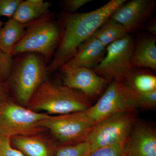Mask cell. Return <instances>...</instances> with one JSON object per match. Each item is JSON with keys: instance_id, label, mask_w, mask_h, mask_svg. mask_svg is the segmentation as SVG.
<instances>
[{"instance_id": "obj_25", "label": "cell", "mask_w": 156, "mask_h": 156, "mask_svg": "<svg viewBox=\"0 0 156 156\" xmlns=\"http://www.w3.org/2000/svg\"><path fill=\"white\" fill-rule=\"evenodd\" d=\"M0 156H24L12 146L10 137L0 135Z\"/></svg>"}, {"instance_id": "obj_17", "label": "cell", "mask_w": 156, "mask_h": 156, "mask_svg": "<svg viewBox=\"0 0 156 156\" xmlns=\"http://www.w3.org/2000/svg\"><path fill=\"white\" fill-rule=\"evenodd\" d=\"M26 26L12 18L4 23L0 29V50L12 54L14 47L25 34Z\"/></svg>"}, {"instance_id": "obj_24", "label": "cell", "mask_w": 156, "mask_h": 156, "mask_svg": "<svg viewBox=\"0 0 156 156\" xmlns=\"http://www.w3.org/2000/svg\"><path fill=\"white\" fill-rule=\"evenodd\" d=\"M21 0H0V16L12 18Z\"/></svg>"}, {"instance_id": "obj_16", "label": "cell", "mask_w": 156, "mask_h": 156, "mask_svg": "<svg viewBox=\"0 0 156 156\" xmlns=\"http://www.w3.org/2000/svg\"><path fill=\"white\" fill-rule=\"evenodd\" d=\"M51 5L44 0L22 1L12 19L26 24L48 15Z\"/></svg>"}, {"instance_id": "obj_3", "label": "cell", "mask_w": 156, "mask_h": 156, "mask_svg": "<svg viewBox=\"0 0 156 156\" xmlns=\"http://www.w3.org/2000/svg\"><path fill=\"white\" fill-rule=\"evenodd\" d=\"M49 115L6 99L0 105V135L11 137L41 134L42 120Z\"/></svg>"}, {"instance_id": "obj_29", "label": "cell", "mask_w": 156, "mask_h": 156, "mask_svg": "<svg viewBox=\"0 0 156 156\" xmlns=\"http://www.w3.org/2000/svg\"><path fill=\"white\" fill-rule=\"evenodd\" d=\"M4 23H3L2 21L0 19V29L2 28V27L3 26V25H4Z\"/></svg>"}, {"instance_id": "obj_12", "label": "cell", "mask_w": 156, "mask_h": 156, "mask_svg": "<svg viewBox=\"0 0 156 156\" xmlns=\"http://www.w3.org/2000/svg\"><path fill=\"white\" fill-rule=\"evenodd\" d=\"M126 156H156V132L147 124L135 122L126 142Z\"/></svg>"}, {"instance_id": "obj_4", "label": "cell", "mask_w": 156, "mask_h": 156, "mask_svg": "<svg viewBox=\"0 0 156 156\" xmlns=\"http://www.w3.org/2000/svg\"><path fill=\"white\" fill-rule=\"evenodd\" d=\"M137 98V95L124 82L113 81L97 102L84 111L95 125L106 117L118 113H135L138 108Z\"/></svg>"}, {"instance_id": "obj_10", "label": "cell", "mask_w": 156, "mask_h": 156, "mask_svg": "<svg viewBox=\"0 0 156 156\" xmlns=\"http://www.w3.org/2000/svg\"><path fill=\"white\" fill-rule=\"evenodd\" d=\"M60 69L63 74V85L81 92L89 98L100 95L109 82L90 69L63 67Z\"/></svg>"}, {"instance_id": "obj_20", "label": "cell", "mask_w": 156, "mask_h": 156, "mask_svg": "<svg viewBox=\"0 0 156 156\" xmlns=\"http://www.w3.org/2000/svg\"><path fill=\"white\" fill-rule=\"evenodd\" d=\"M91 151L89 143L84 141L72 145H59L54 156H88Z\"/></svg>"}, {"instance_id": "obj_1", "label": "cell", "mask_w": 156, "mask_h": 156, "mask_svg": "<svg viewBox=\"0 0 156 156\" xmlns=\"http://www.w3.org/2000/svg\"><path fill=\"white\" fill-rule=\"evenodd\" d=\"M126 1L112 0L90 12L63 14L60 42L49 69L51 71L58 69L69 61L74 56L80 46L92 36Z\"/></svg>"}, {"instance_id": "obj_19", "label": "cell", "mask_w": 156, "mask_h": 156, "mask_svg": "<svg viewBox=\"0 0 156 156\" xmlns=\"http://www.w3.org/2000/svg\"><path fill=\"white\" fill-rule=\"evenodd\" d=\"M128 35V31L123 25L110 17L95 31L92 36L106 47Z\"/></svg>"}, {"instance_id": "obj_21", "label": "cell", "mask_w": 156, "mask_h": 156, "mask_svg": "<svg viewBox=\"0 0 156 156\" xmlns=\"http://www.w3.org/2000/svg\"><path fill=\"white\" fill-rule=\"evenodd\" d=\"M126 143L100 148L92 151L88 156H126Z\"/></svg>"}, {"instance_id": "obj_22", "label": "cell", "mask_w": 156, "mask_h": 156, "mask_svg": "<svg viewBox=\"0 0 156 156\" xmlns=\"http://www.w3.org/2000/svg\"><path fill=\"white\" fill-rule=\"evenodd\" d=\"M13 55L0 50V81L4 82L11 75L13 69Z\"/></svg>"}, {"instance_id": "obj_2", "label": "cell", "mask_w": 156, "mask_h": 156, "mask_svg": "<svg viewBox=\"0 0 156 156\" xmlns=\"http://www.w3.org/2000/svg\"><path fill=\"white\" fill-rule=\"evenodd\" d=\"M91 106L89 98L81 92L50 82H44L34 93L27 108L50 115L83 111Z\"/></svg>"}, {"instance_id": "obj_8", "label": "cell", "mask_w": 156, "mask_h": 156, "mask_svg": "<svg viewBox=\"0 0 156 156\" xmlns=\"http://www.w3.org/2000/svg\"><path fill=\"white\" fill-rule=\"evenodd\" d=\"M46 69L40 57L30 53L11 72L12 87L19 104L27 106L39 87L44 82Z\"/></svg>"}, {"instance_id": "obj_6", "label": "cell", "mask_w": 156, "mask_h": 156, "mask_svg": "<svg viewBox=\"0 0 156 156\" xmlns=\"http://www.w3.org/2000/svg\"><path fill=\"white\" fill-rule=\"evenodd\" d=\"M95 126L85 111L49 116L42 120L41 126L48 130L60 146L72 145L85 141Z\"/></svg>"}, {"instance_id": "obj_27", "label": "cell", "mask_w": 156, "mask_h": 156, "mask_svg": "<svg viewBox=\"0 0 156 156\" xmlns=\"http://www.w3.org/2000/svg\"><path fill=\"white\" fill-rule=\"evenodd\" d=\"M8 85L4 82L0 81V105L6 100L8 92Z\"/></svg>"}, {"instance_id": "obj_28", "label": "cell", "mask_w": 156, "mask_h": 156, "mask_svg": "<svg viewBox=\"0 0 156 156\" xmlns=\"http://www.w3.org/2000/svg\"><path fill=\"white\" fill-rule=\"evenodd\" d=\"M146 30L149 32L153 34L154 36L156 35V20L154 19L151 20L149 22L147 23L144 26Z\"/></svg>"}, {"instance_id": "obj_9", "label": "cell", "mask_w": 156, "mask_h": 156, "mask_svg": "<svg viewBox=\"0 0 156 156\" xmlns=\"http://www.w3.org/2000/svg\"><path fill=\"white\" fill-rule=\"evenodd\" d=\"M135 43L129 35L110 44L101 62L92 69L98 75L109 82L124 80L133 68L131 59Z\"/></svg>"}, {"instance_id": "obj_11", "label": "cell", "mask_w": 156, "mask_h": 156, "mask_svg": "<svg viewBox=\"0 0 156 156\" xmlns=\"http://www.w3.org/2000/svg\"><path fill=\"white\" fill-rule=\"evenodd\" d=\"M126 2L114 12L110 18L123 25L129 33L144 27L154 10L155 2L153 0Z\"/></svg>"}, {"instance_id": "obj_18", "label": "cell", "mask_w": 156, "mask_h": 156, "mask_svg": "<svg viewBox=\"0 0 156 156\" xmlns=\"http://www.w3.org/2000/svg\"><path fill=\"white\" fill-rule=\"evenodd\" d=\"M124 83L136 95L156 90V77L144 71L132 70Z\"/></svg>"}, {"instance_id": "obj_15", "label": "cell", "mask_w": 156, "mask_h": 156, "mask_svg": "<svg viewBox=\"0 0 156 156\" xmlns=\"http://www.w3.org/2000/svg\"><path fill=\"white\" fill-rule=\"evenodd\" d=\"M156 39L153 37H143L135 44L131 56L132 68H146L156 71Z\"/></svg>"}, {"instance_id": "obj_13", "label": "cell", "mask_w": 156, "mask_h": 156, "mask_svg": "<svg viewBox=\"0 0 156 156\" xmlns=\"http://www.w3.org/2000/svg\"><path fill=\"white\" fill-rule=\"evenodd\" d=\"M106 48L92 35L80 46L74 56L61 67L93 69L104 58Z\"/></svg>"}, {"instance_id": "obj_7", "label": "cell", "mask_w": 156, "mask_h": 156, "mask_svg": "<svg viewBox=\"0 0 156 156\" xmlns=\"http://www.w3.org/2000/svg\"><path fill=\"white\" fill-rule=\"evenodd\" d=\"M134 113L121 112L106 117L97 123L85 141L92 151L127 142L135 122Z\"/></svg>"}, {"instance_id": "obj_26", "label": "cell", "mask_w": 156, "mask_h": 156, "mask_svg": "<svg viewBox=\"0 0 156 156\" xmlns=\"http://www.w3.org/2000/svg\"><path fill=\"white\" fill-rule=\"evenodd\" d=\"M92 1V0H66L63 2V5L68 11L75 12Z\"/></svg>"}, {"instance_id": "obj_23", "label": "cell", "mask_w": 156, "mask_h": 156, "mask_svg": "<svg viewBox=\"0 0 156 156\" xmlns=\"http://www.w3.org/2000/svg\"><path fill=\"white\" fill-rule=\"evenodd\" d=\"M138 108L154 109L156 106V90L137 95Z\"/></svg>"}, {"instance_id": "obj_14", "label": "cell", "mask_w": 156, "mask_h": 156, "mask_svg": "<svg viewBox=\"0 0 156 156\" xmlns=\"http://www.w3.org/2000/svg\"><path fill=\"white\" fill-rule=\"evenodd\" d=\"M43 133L11 138L12 146L24 156H54L58 146Z\"/></svg>"}, {"instance_id": "obj_5", "label": "cell", "mask_w": 156, "mask_h": 156, "mask_svg": "<svg viewBox=\"0 0 156 156\" xmlns=\"http://www.w3.org/2000/svg\"><path fill=\"white\" fill-rule=\"evenodd\" d=\"M60 27L48 15L34 21L14 47L12 55L39 53L50 58L61 37Z\"/></svg>"}]
</instances>
